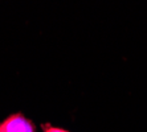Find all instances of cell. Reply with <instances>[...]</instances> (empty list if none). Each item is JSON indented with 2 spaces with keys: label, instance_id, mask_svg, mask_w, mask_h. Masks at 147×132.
I'll return each instance as SVG.
<instances>
[{
  "label": "cell",
  "instance_id": "obj_1",
  "mask_svg": "<svg viewBox=\"0 0 147 132\" xmlns=\"http://www.w3.org/2000/svg\"><path fill=\"white\" fill-rule=\"evenodd\" d=\"M0 132H37V127L32 119L17 111L0 120Z\"/></svg>",
  "mask_w": 147,
  "mask_h": 132
},
{
  "label": "cell",
  "instance_id": "obj_2",
  "mask_svg": "<svg viewBox=\"0 0 147 132\" xmlns=\"http://www.w3.org/2000/svg\"><path fill=\"white\" fill-rule=\"evenodd\" d=\"M41 129H42V132H70L69 129L53 125V124H51V123H42V124H41Z\"/></svg>",
  "mask_w": 147,
  "mask_h": 132
}]
</instances>
